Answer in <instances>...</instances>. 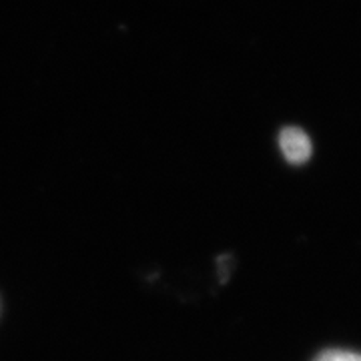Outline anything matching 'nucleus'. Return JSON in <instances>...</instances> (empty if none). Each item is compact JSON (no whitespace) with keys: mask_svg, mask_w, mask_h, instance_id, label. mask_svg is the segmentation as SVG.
Masks as SVG:
<instances>
[{"mask_svg":"<svg viewBox=\"0 0 361 361\" xmlns=\"http://www.w3.org/2000/svg\"><path fill=\"white\" fill-rule=\"evenodd\" d=\"M279 147H281V153H283L285 159L293 165H301L311 157L310 137L297 127H287V129L281 130Z\"/></svg>","mask_w":361,"mask_h":361,"instance_id":"1","label":"nucleus"},{"mask_svg":"<svg viewBox=\"0 0 361 361\" xmlns=\"http://www.w3.org/2000/svg\"><path fill=\"white\" fill-rule=\"evenodd\" d=\"M313 361H361V353L351 349H325Z\"/></svg>","mask_w":361,"mask_h":361,"instance_id":"2","label":"nucleus"}]
</instances>
